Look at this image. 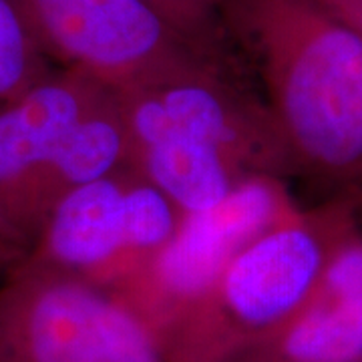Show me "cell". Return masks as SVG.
Returning a JSON list of instances; mask_svg holds the SVG:
<instances>
[{"label":"cell","instance_id":"6da1fadb","mask_svg":"<svg viewBox=\"0 0 362 362\" xmlns=\"http://www.w3.org/2000/svg\"><path fill=\"white\" fill-rule=\"evenodd\" d=\"M294 168L362 177V39L322 0H235Z\"/></svg>","mask_w":362,"mask_h":362},{"label":"cell","instance_id":"7a4b0ae2","mask_svg":"<svg viewBox=\"0 0 362 362\" xmlns=\"http://www.w3.org/2000/svg\"><path fill=\"white\" fill-rule=\"evenodd\" d=\"M356 232L346 202L298 211L252 240L161 334L168 362H228L262 346L318 284Z\"/></svg>","mask_w":362,"mask_h":362},{"label":"cell","instance_id":"3957f363","mask_svg":"<svg viewBox=\"0 0 362 362\" xmlns=\"http://www.w3.org/2000/svg\"><path fill=\"white\" fill-rule=\"evenodd\" d=\"M0 362H168L115 292L18 258L0 278Z\"/></svg>","mask_w":362,"mask_h":362},{"label":"cell","instance_id":"277c9868","mask_svg":"<svg viewBox=\"0 0 362 362\" xmlns=\"http://www.w3.org/2000/svg\"><path fill=\"white\" fill-rule=\"evenodd\" d=\"M181 214L133 165L66 194L21 256L121 292L168 246Z\"/></svg>","mask_w":362,"mask_h":362},{"label":"cell","instance_id":"5b68a950","mask_svg":"<svg viewBox=\"0 0 362 362\" xmlns=\"http://www.w3.org/2000/svg\"><path fill=\"white\" fill-rule=\"evenodd\" d=\"M47 59L107 89L149 87L220 63L143 0H13Z\"/></svg>","mask_w":362,"mask_h":362},{"label":"cell","instance_id":"8992f818","mask_svg":"<svg viewBox=\"0 0 362 362\" xmlns=\"http://www.w3.org/2000/svg\"><path fill=\"white\" fill-rule=\"evenodd\" d=\"M298 211L280 177L252 175L218 206L185 214L168 246L115 294L161 338L242 247Z\"/></svg>","mask_w":362,"mask_h":362},{"label":"cell","instance_id":"52a82bcc","mask_svg":"<svg viewBox=\"0 0 362 362\" xmlns=\"http://www.w3.org/2000/svg\"><path fill=\"white\" fill-rule=\"evenodd\" d=\"M111 95L73 69L52 71L0 105V246L23 256L26 199L59 145Z\"/></svg>","mask_w":362,"mask_h":362},{"label":"cell","instance_id":"ba28073f","mask_svg":"<svg viewBox=\"0 0 362 362\" xmlns=\"http://www.w3.org/2000/svg\"><path fill=\"white\" fill-rule=\"evenodd\" d=\"M145 89L181 131L216 149L246 175L280 177L294 169L268 107L238 89L220 63Z\"/></svg>","mask_w":362,"mask_h":362},{"label":"cell","instance_id":"9c48e42d","mask_svg":"<svg viewBox=\"0 0 362 362\" xmlns=\"http://www.w3.org/2000/svg\"><path fill=\"white\" fill-rule=\"evenodd\" d=\"M113 95L129 135L131 165L183 216L218 206L252 177L181 131L145 87Z\"/></svg>","mask_w":362,"mask_h":362},{"label":"cell","instance_id":"30bf717a","mask_svg":"<svg viewBox=\"0 0 362 362\" xmlns=\"http://www.w3.org/2000/svg\"><path fill=\"white\" fill-rule=\"evenodd\" d=\"M246 356L290 362H362V235L352 232L328 259L308 300Z\"/></svg>","mask_w":362,"mask_h":362},{"label":"cell","instance_id":"8fae6325","mask_svg":"<svg viewBox=\"0 0 362 362\" xmlns=\"http://www.w3.org/2000/svg\"><path fill=\"white\" fill-rule=\"evenodd\" d=\"M127 165L129 135L111 90L109 99L66 135L35 183L23 216V254L49 211L66 194Z\"/></svg>","mask_w":362,"mask_h":362},{"label":"cell","instance_id":"7c38bea8","mask_svg":"<svg viewBox=\"0 0 362 362\" xmlns=\"http://www.w3.org/2000/svg\"><path fill=\"white\" fill-rule=\"evenodd\" d=\"M52 73L13 0H0V105Z\"/></svg>","mask_w":362,"mask_h":362},{"label":"cell","instance_id":"4fadbf2b","mask_svg":"<svg viewBox=\"0 0 362 362\" xmlns=\"http://www.w3.org/2000/svg\"><path fill=\"white\" fill-rule=\"evenodd\" d=\"M187 39L207 52L220 57L221 18L220 0H143Z\"/></svg>","mask_w":362,"mask_h":362},{"label":"cell","instance_id":"5bb4252c","mask_svg":"<svg viewBox=\"0 0 362 362\" xmlns=\"http://www.w3.org/2000/svg\"><path fill=\"white\" fill-rule=\"evenodd\" d=\"M16 259H18V256H16L14 252L0 246V278H2L4 272L8 270V266H13Z\"/></svg>","mask_w":362,"mask_h":362},{"label":"cell","instance_id":"9a60e30c","mask_svg":"<svg viewBox=\"0 0 362 362\" xmlns=\"http://www.w3.org/2000/svg\"><path fill=\"white\" fill-rule=\"evenodd\" d=\"M228 362H290L282 361V358H262V356H240V358H233Z\"/></svg>","mask_w":362,"mask_h":362}]
</instances>
